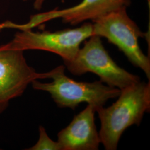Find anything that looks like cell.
<instances>
[{
	"mask_svg": "<svg viewBox=\"0 0 150 150\" xmlns=\"http://www.w3.org/2000/svg\"><path fill=\"white\" fill-rule=\"evenodd\" d=\"M22 1H30V0H22Z\"/></svg>",
	"mask_w": 150,
	"mask_h": 150,
	"instance_id": "cell-13",
	"label": "cell"
},
{
	"mask_svg": "<svg viewBox=\"0 0 150 150\" xmlns=\"http://www.w3.org/2000/svg\"><path fill=\"white\" fill-rule=\"evenodd\" d=\"M21 27L22 25L17 24L12 22L7 21L0 23V31L6 28H15L21 30Z\"/></svg>",
	"mask_w": 150,
	"mask_h": 150,
	"instance_id": "cell-10",
	"label": "cell"
},
{
	"mask_svg": "<svg viewBox=\"0 0 150 150\" xmlns=\"http://www.w3.org/2000/svg\"><path fill=\"white\" fill-rule=\"evenodd\" d=\"M117 98L111 106L96 111L101 121V143L106 150H117L125 131L134 125L139 126L145 113L150 112V81L123 88Z\"/></svg>",
	"mask_w": 150,
	"mask_h": 150,
	"instance_id": "cell-1",
	"label": "cell"
},
{
	"mask_svg": "<svg viewBox=\"0 0 150 150\" xmlns=\"http://www.w3.org/2000/svg\"><path fill=\"white\" fill-rule=\"evenodd\" d=\"M28 150H62L58 141L51 139L42 126L39 127V139L37 143Z\"/></svg>",
	"mask_w": 150,
	"mask_h": 150,
	"instance_id": "cell-9",
	"label": "cell"
},
{
	"mask_svg": "<svg viewBox=\"0 0 150 150\" xmlns=\"http://www.w3.org/2000/svg\"><path fill=\"white\" fill-rule=\"evenodd\" d=\"M93 35V24L84 23L80 27L54 32L20 30L7 43L10 48L21 51L42 50L59 56L64 62H71L78 53L81 43Z\"/></svg>",
	"mask_w": 150,
	"mask_h": 150,
	"instance_id": "cell-5",
	"label": "cell"
},
{
	"mask_svg": "<svg viewBox=\"0 0 150 150\" xmlns=\"http://www.w3.org/2000/svg\"><path fill=\"white\" fill-rule=\"evenodd\" d=\"M46 0H34V3H33V6L35 9L37 10H40L41 9L42 6H43V3L45 2Z\"/></svg>",
	"mask_w": 150,
	"mask_h": 150,
	"instance_id": "cell-11",
	"label": "cell"
},
{
	"mask_svg": "<svg viewBox=\"0 0 150 150\" xmlns=\"http://www.w3.org/2000/svg\"><path fill=\"white\" fill-rule=\"evenodd\" d=\"M23 52L6 44L0 46V113L33 81L47 79L46 72L38 73L28 64Z\"/></svg>",
	"mask_w": 150,
	"mask_h": 150,
	"instance_id": "cell-6",
	"label": "cell"
},
{
	"mask_svg": "<svg viewBox=\"0 0 150 150\" xmlns=\"http://www.w3.org/2000/svg\"><path fill=\"white\" fill-rule=\"evenodd\" d=\"M148 1V2H149V4L150 5V0H147Z\"/></svg>",
	"mask_w": 150,
	"mask_h": 150,
	"instance_id": "cell-12",
	"label": "cell"
},
{
	"mask_svg": "<svg viewBox=\"0 0 150 150\" xmlns=\"http://www.w3.org/2000/svg\"><path fill=\"white\" fill-rule=\"evenodd\" d=\"M65 67L60 65L46 72L51 82L37 80L31 83L35 90L47 92L54 102L60 108L75 110L80 103L86 102L95 107L96 112L110 99L119 96L121 90L103 84L101 81L92 82H78L67 77Z\"/></svg>",
	"mask_w": 150,
	"mask_h": 150,
	"instance_id": "cell-2",
	"label": "cell"
},
{
	"mask_svg": "<svg viewBox=\"0 0 150 150\" xmlns=\"http://www.w3.org/2000/svg\"><path fill=\"white\" fill-rule=\"evenodd\" d=\"M129 0H82L78 5L62 10H54L32 16L24 24L25 30H32L44 22L56 18L71 25L92 21L122 7H127Z\"/></svg>",
	"mask_w": 150,
	"mask_h": 150,
	"instance_id": "cell-7",
	"label": "cell"
},
{
	"mask_svg": "<svg viewBox=\"0 0 150 150\" xmlns=\"http://www.w3.org/2000/svg\"><path fill=\"white\" fill-rule=\"evenodd\" d=\"M126 8L122 7L93 21V35L105 38L117 47L150 80V57L142 52L139 43V38H144L146 34L129 17Z\"/></svg>",
	"mask_w": 150,
	"mask_h": 150,
	"instance_id": "cell-3",
	"label": "cell"
},
{
	"mask_svg": "<svg viewBox=\"0 0 150 150\" xmlns=\"http://www.w3.org/2000/svg\"><path fill=\"white\" fill-rule=\"evenodd\" d=\"M96 110L91 105L76 115L57 134L62 150H97L101 143L95 125Z\"/></svg>",
	"mask_w": 150,
	"mask_h": 150,
	"instance_id": "cell-8",
	"label": "cell"
},
{
	"mask_svg": "<svg viewBox=\"0 0 150 150\" xmlns=\"http://www.w3.org/2000/svg\"><path fill=\"white\" fill-rule=\"evenodd\" d=\"M88 39L75 59L64 63L71 74L77 76L87 72L95 74L103 83L120 90L141 81L139 76L123 69L113 61L100 37L92 35Z\"/></svg>",
	"mask_w": 150,
	"mask_h": 150,
	"instance_id": "cell-4",
	"label": "cell"
}]
</instances>
